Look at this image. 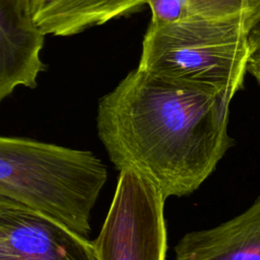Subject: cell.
Segmentation results:
<instances>
[{"mask_svg":"<svg viewBox=\"0 0 260 260\" xmlns=\"http://www.w3.org/2000/svg\"><path fill=\"white\" fill-rule=\"evenodd\" d=\"M234 95L128 73L99 102L96 129L121 172L134 171L167 199L194 193L234 145L228 133Z\"/></svg>","mask_w":260,"mask_h":260,"instance_id":"1","label":"cell"},{"mask_svg":"<svg viewBox=\"0 0 260 260\" xmlns=\"http://www.w3.org/2000/svg\"><path fill=\"white\" fill-rule=\"evenodd\" d=\"M108 178L91 151L0 135V196L36 209L87 238Z\"/></svg>","mask_w":260,"mask_h":260,"instance_id":"2","label":"cell"},{"mask_svg":"<svg viewBox=\"0 0 260 260\" xmlns=\"http://www.w3.org/2000/svg\"><path fill=\"white\" fill-rule=\"evenodd\" d=\"M251 26L240 19L194 16L150 22L137 69L165 82L235 95L252 56Z\"/></svg>","mask_w":260,"mask_h":260,"instance_id":"3","label":"cell"},{"mask_svg":"<svg viewBox=\"0 0 260 260\" xmlns=\"http://www.w3.org/2000/svg\"><path fill=\"white\" fill-rule=\"evenodd\" d=\"M166 198L144 176L119 173L114 197L98 238V260H167Z\"/></svg>","mask_w":260,"mask_h":260,"instance_id":"4","label":"cell"},{"mask_svg":"<svg viewBox=\"0 0 260 260\" xmlns=\"http://www.w3.org/2000/svg\"><path fill=\"white\" fill-rule=\"evenodd\" d=\"M0 260H98L92 242L46 214L0 196Z\"/></svg>","mask_w":260,"mask_h":260,"instance_id":"5","label":"cell"},{"mask_svg":"<svg viewBox=\"0 0 260 260\" xmlns=\"http://www.w3.org/2000/svg\"><path fill=\"white\" fill-rule=\"evenodd\" d=\"M44 43L26 0H0V104L17 87H36Z\"/></svg>","mask_w":260,"mask_h":260,"instance_id":"6","label":"cell"},{"mask_svg":"<svg viewBox=\"0 0 260 260\" xmlns=\"http://www.w3.org/2000/svg\"><path fill=\"white\" fill-rule=\"evenodd\" d=\"M173 260H260V196L237 216L184 235Z\"/></svg>","mask_w":260,"mask_h":260,"instance_id":"7","label":"cell"},{"mask_svg":"<svg viewBox=\"0 0 260 260\" xmlns=\"http://www.w3.org/2000/svg\"><path fill=\"white\" fill-rule=\"evenodd\" d=\"M146 0H26L30 17L46 37H70L136 11Z\"/></svg>","mask_w":260,"mask_h":260,"instance_id":"8","label":"cell"},{"mask_svg":"<svg viewBox=\"0 0 260 260\" xmlns=\"http://www.w3.org/2000/svg\"><path fill=\"white\" fill-rule=\"evenodd\" d=\"M190 16L240 19L251 24L260 16V0H183Z\"/></svg>","mask_w":260,"mask_h":260,"instance_id":"9","label":"cell"},{"mask_svg":"<svg viewBox=\"0 0 260 260\" xmlns=\"http://www.w3.org/2000/svg\"><path fill=\"white\" fill-rule=\"evenodd\" d=\"M145 4L150 8L152 23L173 22L191 17L183 0H146Z\"/></svg>","mask_w":260,"mask_h":260,"instance_id":"10","label":"cell"},{"mask_svg":"<svg viewBox=\"0 0 260 260\" xmlns=\"http://www.w3.org/2000/svg\"><path fill=\"white\" fill-rule=\"evenodd\" d=\"M248 44L251 55L260 53V16L254 21L249 29Z\"/></svg>","mask_w":260,"mask_h":260,"instance_id":"11","label":"cell"},{"mask_svg":"<svg viewBox=\"0 0 260 260\" xmlns=\"http://www.w3.org/2000/svg\"><path fill=\"white\" fill-rule=\"evenodd\" d=\"M247 72L253 76L260 86V53L254 54L250 57L247 65Z\"/></svg>","mask_w":260,"mask_h":260,"instance_id":"12","label":"cell"}]
</instances>
